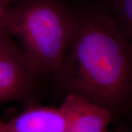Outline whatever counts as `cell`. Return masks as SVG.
I'll return each instance as SVG.
<instances>
[{
	"label": "cell",
	"mask_w": 132,
	"mask_h": 132,
	"mask_svg": "<svg viewBox=\"0 0 132 132\" xmlns=\"http://www.w3.org/2000/svg\"><path fill=\"white\" fill-rule=\"evenodd\" d=\"M123 38L132 45V0H102L98 4Z\"/></svg>",
	"instance_id": "obj_6"
},
{
	"label": "cell",
	"mask_w": 132,
	"mask_h": 132,
	"mask_svg": "<svg viewBox=\"0 0 132 132\" xmlns=\"http://www.w3.org/2000/svg\"><path fill=\"white\" fill-rule=\"evenodd\" d=\"M0 132H13L9 126H7V123L0 120Z\"/></svg>",
	"instance_id": "obj_8"
},
{
	"label": "cell",
	"mask_w": 132,
	"mask_h": 132,
	"mask_svg": "<svg viewBox=\"0 0 132 132\" xmlns=\"http://www.w3.org/2000/svg\"><path fill=\"white\" fill-rule=\"evenodd\" d=\"M68 119L67 132H112L114 117L107 109L75 95H65L60 105Z\"/></svg>",
	"instance_id": "obj_4"
},
{
	"label": "cell",
	"mask_w": 132,
	"mask_h": 132,
	"mask_svg": "<svg viewBox=\"0 0 132 132\" xmlns=\"http://www.w3.org/2000/svg\"><path fill=\"white\" fill-rule=\"evenodd\" d=\"M129 132H132V127H131V129L130 130V131H129Z\"/></svg>",
	"instance_id": "obj_10"
},
{
	"label": "cell",
	"mask_w": 132,
	"mask_h": 132,
	"mask_svg": "<svg viewBox=\"0 0 132 132\" xmlns=\"http://www.w3.org/2000/svg\"><path fill=\"white\" fill-rule=\"evenodd\" d=\"M76 12L60 0H18L5 29L13 38L37 76L55 73L71 43Z\"/></svg>",
	"instance_id": "obj_2"
},
{
	"label": "cell",
	"mask_w": 132,
	"mask_h": 132,
	"mask_svg": "<svg viewBox=\"0 0 132 132\" xmlns=\"http://www.w3.org/2000/svg\"><path fill=\"white\" fill-rule=\"evenodd\" d=\"M112 132H123L122 129L120 128V129H118V130H115V131H112Z\"/></svg>",
	"instance_id": "obj_9"
},
{
	"label": "cell",
	"mask_w": 132,
	"mask_h": 132,
	"mask_svg": "<svg viewBox=\"0 0 132 132\" xmlns=\"http://www.w3.org/2000/svg\"><path fill=\"white\" fill-rule=\"evenodd\" d=\"M6 123L13 132H67L68 119L61 106L32 105Z\"/></svg>",
	"instance_id": "obj_5"
},
{
	"label": "cell",
	"mask_w": 132,
	"mask_h": 132,
	"mask_svg": "<svg viewBox=\"0 0 132 132\" xmlns=\"http://www.w3.org/2000/svg\"><path fill=\"white\" fill-rule=\"evenodd\" d=\"M71 43L54 73L65 95L89 100L115 118L132 112V45L99 5L76 12Z\"/></svg>",
	"instance_id": "obj_1"
},
{
	"label": "cell",
	"mask_w": 132,
	"mask_h": 132,
	"mask_svg": "<svg viewBox=\"0 0 132 132\" xmlns=\"http://www.w3.org/2000/svg\"><path fill=\"white\" fill-rule=\"evenodd\" d=\"M38 78L14 38L0 29V104L27 98Z\"/></svg>",
	"instance_id": "obj_3"
},
{
	"label": "cell",
	"mask_w": 132,
	"mask_h": 132,
	"mask_svg": "<svg viewBox=\"0 0 132 132\" xmlns=\"http://www.w3.org/2000/svg\"><path fill=\"white\" fill-rule=\"evenodd\" d=\"M17 1L18 0H0V29L5 28L10 10Z\"/></svg>",
	"instance_id": "obj_7"
}]
</instances>
